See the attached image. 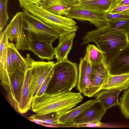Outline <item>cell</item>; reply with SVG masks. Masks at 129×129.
I'll list each match as a JSON object with an SVG mask.
<instances>
[{"label": "cell", "mask_w": 129, "mask_h": 129, "mask_svg": "<svg viewBox=\"0 0 129 129\" xmlns=\"http://www.w3.org/2000/svg\"><path fill=\"white\" fill-rule=\"evenodd\" d=\"M29 41V50L41 59L48 61L53 60L55 55V50L52 43L48 41Z\"/></svg>", "instance_id": "15"}, {"label": "cell", "mask_w": 129, "mask_h": 129, "mask_svg": "<svg viewBox=\"0 0 129 129\" xmlns=\"http://www.w3.org/2000/svg\"><path fill=\"white\" fill-rule=\"evenodd\" d=\"M78 3L77 0H40L39 6L55 14L65 16Z\"/></svg>", "instance_id": "11"}, {"label": "cell", "mask_w": 129, "mask_h": 129, "mask_svg": "<svg viewBox=\"0 0 129 129\" xmlns=\"http://www.w3.org/2000/svg\"><path fill=\"white\" fill-rule=\"evenodd\" d=\"M53 72L54 68L50 73L41 86L38 91L36 96H41L45 93L48 84L52 78Z\"/></svg>", "instance_id": "30"}, {"label": "cell", "mask_w": 129, "mask_h": 129, "mask_svg": "<svg viewBox=\"0 0 129 129\" xmlns=\"http://www.w3.org/2000/svg\"><path fill=\"white\" fill-rule=\"evenodd\" d=\"M121 91L116 89H103L98 92L94 95L95 100L107 110L113 106L119 105L118 97Z\"/></svg>", "instance_id": "16"}, {"label": "cell", "mask_w": 129, "mask_h": 129, "mask_svg": "<svg viewBox=\"0 0 129 129\" xmlns=\"http://www.w3.org/2000/svg\"><path fill=\"white\" fill-rule=\"evenodd\" d=\"M55 63L52 61H35L31 59L30 87V96L33 100L36 97L41 86L53 68Z\"/></svg>", "instance_id": "5"}, {"label": "cell", "mask_w": 129, "mask_h": 129, "mask_svg": "<svg viewBox=\"0 0 129 129\" xmlns=\"http://www.w3.org/2000/svg\"><path fill=\"white\" fill-rule=\"evenodd\" d=\"M129 9V5L116 6L111 9L108 12L111 13H116L124 11Z\"/></svg>", "instance_id": "32"}, {"label": "cell", "mask_w": 129, "mask_h": 129, "mask_svg": "<svg viewBox=\"0 0 129 129\" xmlns=\"http://www.w3.org/2000/svg\"><path fill=\"white\" fill-rule=\"evenodd\" d=\"M105 19L109 22L123 20L129 18V13L124 12L116 13H107L103 15Z\"/></svg>", "instance_id": "28"}, {"label": "cell", "mask_w": 129, "mask_h": 129, "mask_svg": "<svg viewBox=\"0 0 129 129\" xmlns=\"http://www.w3.org/2000/svg\"><path fill=\"white\" fill-rule=\"evenodd\" d=\"M103 15L75 7L70 10L65 16L80 21H88L98 28L109 24L104 18Z\"/></svg>", "instance_id": "8"}, {"label": "cell", "mask_w": 129, "mask_h": 129, "mask_svg": "<svg viewBox=\"0 0 129 129\" xmlns=\"http://www.w3.org/2000/svg\"><path fill=\"white\" fill-rule=\"evenodd\" d=\"M47 115V114L40 115H34L30 116L29 118H36L41 120L44 123L49 124H57V117L56 116L51 117Z\"/></svg>", "instance_id": "29"}, {"label": "cell", "mask_w": 129, "mask_h": 129, "mask_svg": "<svg viewBox=\"0 0 129 129\" xmlns=\"http://www.w3.org/2000/svg\"><path fill=\"white\" fill-rule=\"evenodd\" d=\"M108 70L112 75L129 74V43L112 59L108 64Z\"/></svg>", "instance_id": "10"}, {"label": "cell", "mask_w": 129, "mask_h": 129, "mask_svg": "<svg viewBox=\"0 0 129 129\" xmlns=\"http://www.w3.org/2000/svg\"><path fill=\"white\" fill-rule=\"evenodd\" d=\"M128 5H129V0H118L114 7L118 6Z\"/></svg>", "instance_id": "34"}, {"label": "cell", "mask_w": 129, "mask_h": 129, "mask_svg": "<svg viewBox=\"0 0 129 129\" xmlns=\"http://www.w3.org/2000/svg\"><path fill=\"white\" fill-rule=\"evenodd\" d=\"M8 50L6 63V69L8 76L10 81L11 78L15 69L13 66L9 51L8 49Z\"/></svg>", "instance_id": "31"}, {"label": "cell", "mask_w": 129, "mask_h": 129, "mask_svg": "<svg viewBox=\"0 0 129 129\" xmlns=\"http://www.w3.org/2000/svg\"><path fill=\"white\" fill-rule=\"evenodd\" d=\"M129 87V74L114 75L109 73L100 90L116 89L122 91Z\"/></svg>", "instance_id": "20"}, {"label": "cell", "mask_w": 129, "mask_h": 129, "mask_svg": "<svg viewBox=\"0 0 129 129\" xmlns=\"http://www.w3.org/2000/svg\"><path fill=\"white\" fill-rule=\"evenodd\" d=\"M75 34L76 32H74L59 36L58 44L55 48L56 62L68 59V55L72 48Z\"/></svg>", "instance_id": "19"}, {"label": "cell", "mask_w": 129, "mask_h": 129, "mask_svg": "<svg viewBox=\"0 0 129 129\" xmlns=\"http://www.w3.org/2000/svg\"><path fill=\"white\" fill-rule=\"evenodd\" d=\"M9 28L7 26L3 31L0 32V78L1 84L5 89L11 88V83L6 69V59L8 53Z\"/></svg>", "instance_id": "9"}, {"label": "cell", "mask_w": 129, "mask_h": 129, "mask_svg": "<svg viewBox=\"0 0 129 129\" xmlns=\"http://www.w3.org/2000/svg\"><path fill=\"white\" fill-rule=\"evenodd\" d=\"M118 0H91L78 3L75 7L103 15L113 8Z\"/></svg>", "instance_id": "14"}, {"label": "cell", "mask_w": 129, "mask_h": 129, "mask_svg": "<svg viewBox=\"0 0 129 129\" xmlns=\"http://www.w3.org/2000/svg\"><path fill=\"white\" fill-rule=\"evenodd\" d=\"M59 36L41 31L30 30L27 31V37L29 41H48L53 42Z\"/></svg>", "instance_id": "24"}, {"label": "cell", "mask_w": 129, "mask_h": 129, "mask_svg": "<svg viewBox=\"0 0 129 129\" xmlns=\"http://www.w3.org/2000/svg\"><path fill=\"white\" fill-rule=\"evenodd\" d=\"M89 58V51L86 48L84 57L81 58L79 65V75L77 89L85 96L92 97L98 91L96 87L91 82L87 75L86 67Z\"/></svg>", "instance_id": "7"}, {"label": "cell", "mask_w": 129, "mask_h": 129, "mask_svg": "<svg viewBox=\"0 0 129 129\" xmlns=\"http://www.w3.org/2000/svg\"><path fill=\"white\" fill-rule=\"evenodd\" d=\"M8 49L14 69L18 68L25 72L31 67V59L29 57L24 58L13 43L8 42Z\"/></svg>", "instance_id": "23"}, {"label": "cell", "mask_w": 129, "mask_h": 129, "mask_svg": "<svg viewBox=\"0 0 129 129\" xmlns=\"http://www.w3.org/2000/svg\"><path fill=\"white\" fill-rule=\"evenodd\" d=\"M22 12L24 29L27 31L35 30L53 34H58L52 27L34 16L26 10Z\"/></svg>", "instance_id": "13"}, {"label": "cell", "mask_w": 129, "mask_h": 129, "mask_svg": "<svg viewBox=\"0 0 129 129\" xmlns=\"http://www.w3.org/2000/svg\"><path fill=\"white\" fill-rule=\"evenodd\" d=\"M31 67L25 72V76L19 103L17 105L18 111L20 113H26L31 108L33 99L30 96Z\"/></svg>", "instance_id": "18"}, {"label": "cell", "mask_w": 129, "mask_h": 129, "mask_svg": "<svg viewBox=\"0 0 129 129\" xmlns=\"http://www.w3.org/2000/svg\"><path fill=\"white\" fill-rule=\"evenodd\" d=\"M28 120L34 123L45 126L48 124L44 123L41 120L36 118H32L28 119Z\"/></svg>", "instance_id": "35"}, {"label": "cell", "mask_w": 129, "mask_h": 129, "mask_svg": "<svg viewBox=\"0 0 129 129\" xmlns=\"http://www.w3.org/2000/svg\"><path fill=\"white\" fill-rule=\"evenodd\" d=\"M9 0H0V32L7 25L9 17L7 11V5Z\"/></svg>", "instance_id": "27"}, {"label": "cell", "mask_w": 129, "mask_h": 129, "mask_svg": "<svg viewBox=\"0 0 129 129\" xmlns=\"http://www.w3.org/2000/svg\"><path fill=\"white\" fill-rule=\"evenodd\" d=\"M92 70V65L89 59L88 60L86 67L87 73L89 78L90 79L91 76V74Z\"/></svg>", "instance_id": "33"}, {"label": "cell", "mask_w": 129, "mask_h": 129, "mask_svg": "<svg viewBox=\"0 0 129 129\" xmlns=\"http://www.w3.org/2000/svg\"><path fill=\"white\" fill-rule=\"evenodd\" d=\"M18 0V1H24V0Z\"/></svg>", "instance_id": "38"}, {"label": "cell", "mask_w": 129, "mask_h": 129, "mask_svg": "<svg viewBox=\"0 0 129 129\" xmlns=\"http://www.w3.org/2000/svg\"><path fill=\"white\" fill-rule=\"evenodd\" d=\"M91 65L90 80L96 87L99 91L109 73L108 66L104 62L95 64H91Z\"/></svg>", "instance_id": "22"}, {"label": "cell", "mask_w": 129, "mask_h": 129, "mask_svg": "<svg viewBox=\"0 0 129 129\" xmlns=\"http://www.w3.org/2000/svg\"><path fill=\"white\" fill-rule=\"evenodd\" d=\"M7 26L9 28V41H15V45L18 50H29V41L23 30L22 12L17 13Z\"/></svg>", "instance_id": "6"}, {"label": "cell", "mask_w": 129, "mask_h": 129, "mask_svg": "<svg viewBox=\"0 0 129 129\" xmlns=\"http://www.w3.org/2000/svg\"><path fill=\"white\" fill-rule=\"evenodd\" d=\"M83 99L80 92L45 93L33 99L31 110L37 115L55 113L57 118L60 115L75 107Z\"/></svg>", "instance_id": "1"}, {"label": "cell", "mask_w": 129, "mask_h": 129, "mask_svg": "<svg viewBox=\"0 0 129 129\" xmlns=\"http://www.w3.org/2000/svg\"><path fill=\"white\" fill-rule=\"evenodd\" d=\"M20 7L53 27L60 36L77 31L78 27L72 19L52 13L39 6L19 1Z\"/></svg>", "instance_id": "3"}, {"label": "cell", "mask_w": 129, "mask_h": 129, "mask_svg": "<svg viewBox=\"0 0 129 129\" xmlns=\"http://www.w3.org/2000/svg\"><path fill=\"white\" fill-rule=\"evenodd\" d=\"M106 111L101 104L97 102L83 112L72 123L82 124L101 122Z\"/></svg>", "instance_id": "12"}, {"label": "cell", "mask_w": 129, "mask_h": 129, "mask_svg": "<svg viewBox=\"0 0 129 129\" xmlns=\"http://www.w3.org/2000/svg\"><path fill=\"white\" fill-rule=\"evenodd\" d=\"M94 0H77L78 3H81L85 2Z\"/></svg>", "instance_id": "37"}, {"label": "cell", "mask_w": 129, "mask_h": 129, "mask_svg": "<svg viewBox=\"0 0 129 129\" xmlns=\"http://www.w3.org/2000/svg\"><path fill=\"white\" fill-rule=\"evenodd\" d=\"M25 72L16 68L10 78L12 98L15 110L18 111L17 105L19 103L25 76Z\"/></svg>", "instance_id": "17"}, {"label": "cell", "mask_w": 129, "mask_h": 129, "mask_svg": "<svg viewBox=\"0 0 129 129\" xmlns=\"http://www.w3.org/2000/svg\"><path fill=\"white\" fill-rule=\"evenodd\" d=\"M86 47L89 51V60L92 64H97L103 62L107 64L104 53L98 48L91 44H88Z\"/></svg>", "instance_id": "25"}, {"label": "cell", "mask_w": 129, "mask_h": 129, "mask_svg": "<svg viewBox=\"0 0 129 129\" xmlns=\"http://www.w3.org/2000/svg\"><path fill=\"white\" fill-rule=\"evenodd\" d=\"M120 101L121 113L126 118L129 119V88L124 91L120 98Z\"/></svg>", "instance_id": "26"}, {"label": "cell", "mask_w": 129, "mask_h": 129, "mask_svg": "<svg viewBox=\"0 0 129 129\" xmlns=\"http://www.w3.org/2000/svg\"><path fill=\"white\" fill-rule=\"evenodd\" d=\"M98 101L91 100L73 109L70 110L59 116L57 119V124L73 123L83 112Z\"/></svg>", "instance_id": "21"}, {"label": "cell", "mask_w": 129, "mask_h": 129, "mask_svg": "<svg viewBox=\"0 0 129 129\" xmlns=\"http://www.w3.org/2000/svg\"><path fill=\"white\" fill-rule=\"evenodd\" d=\"M92 42L105 54L108 65L114 56L129 43V34L121 31L103 33L96 29L87 32L83 38L82 45Z\"/></svg>", "instance_id": "2"}, {"label": "cell", "mask_w": 129, "mask_h": 129, "mask_svg": "<svg viewBox=\"0 0 129 129\" xmlns=\"http://www.w3.org/2000/svg\"><path fill=\"white\" fill-rule=\"evenodd\" d=\"M78 70L77 64L68 59L55 63L52 78L54 82L51 93L71 91L77 85Z\"/></svg>", "instance_id": "4"}, {"label": "cell", "mask_w": 129, "mask_h": 129, "mask_svg": "<svg viewBox=\"0 0 129 129\" xmlns=\"http://www.w3.org/2000/svg\"><path fill=\"white\" fill-rule=\"evenodd\" d=\"M40 0H24L23 1L35 4L39 6V3Z\"/></svg>", "instance_id": "36"}]
</instances>
